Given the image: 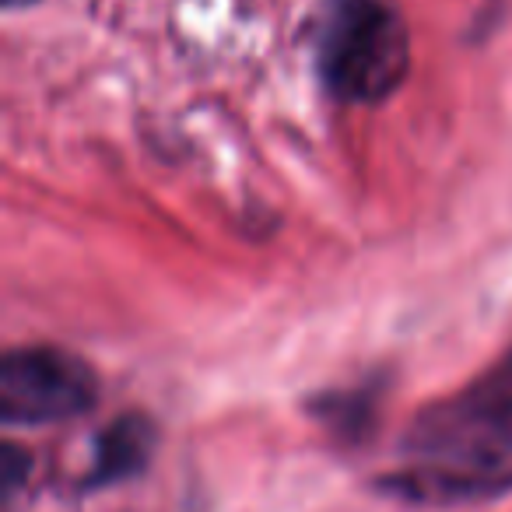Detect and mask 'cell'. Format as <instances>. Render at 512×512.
I'll return each instance as SVG.
<instances>
[{"label": "cell", "instance_id": "6", "mask_svg": "<svg viewBox=\"0 0 512 512\" xmlns=\"http://www.w3.org/2000/svg\"><path fill=\"white\" fill-rule=\"evenodd\" d=\"M29 4H39V0H4V8L18 11V8H29Z\"/></svg>", "mask_w": 512, "mask_h": 512}, {"label": "cell", "instance_id": "2", "mask_svg": "<svg viewBox=\"0 0 512 512\" xmlns=\"http://www.w3.org/2000/svg\"><path fill=\"white\" fill-rule=\"evenodd\" d=\"M316 67L341 102H383L411 67V39L393 0H330L316 32Z\"/></svg>", "mask_w": 512, "mask_h": 512}, {"label": "cell", "instance_id": "3", "mask_svg": "<svg viewBox=\"0 0 512 512\" xmlns=\"http://www.w3.org/2000/svg\"><path fill=\"white\" fill-rule=\"evenodd\" d=\"M99 397L95 372L60 348H11L0 362V418L46 425L88 411Z\"/></svg>", "mask_w": 512, "mask_h": 512}, {"label": "cell", "instance_id": "4", "mask_svg": "<svg viewBox=\"0 0 512 512\" xmlns=\"http://www.w3.org/2000/svg\"><path fill=\"white\" fill-rule=\"evenodd\" d=\"M155 446H158L155 421L144 418V414H123L109 428H102L85 484L88 488H102V484L130 481V477H137L151 463Z\"/></svg>", "mask_w": 512, "mask_h": 512}, {"label": "cell", "instance_id": "1", "mask_svg": "<svg viewBox=\"0 0 512 512\" xmlns=\"http://www.w3.org/2000/svg\"><path fill=\"white\" fill-rule=\"evenodd\" d=\"M414 467L397 491L453 502L512 484V348L467 390L428 407L407 435Z\"/></svg>", "mask_w": 512, "mask_h": 512}, {"label": "cell", "instance_id": "5", "mask_svg": "<svg viewBox=\"0 0 512 512\" xmlns=\"http://www.w3.org/2000/svg\"><path fill=\"white\" fill-rule=\"evenodd\" d=\"M29 467H32L29 453L18 449L15 442H8V446H4V460H0V488H4V495H15L22 477L29 474Z\"/></svg>", "mask_w": 512, "mask_h": 512}]
</instances>
